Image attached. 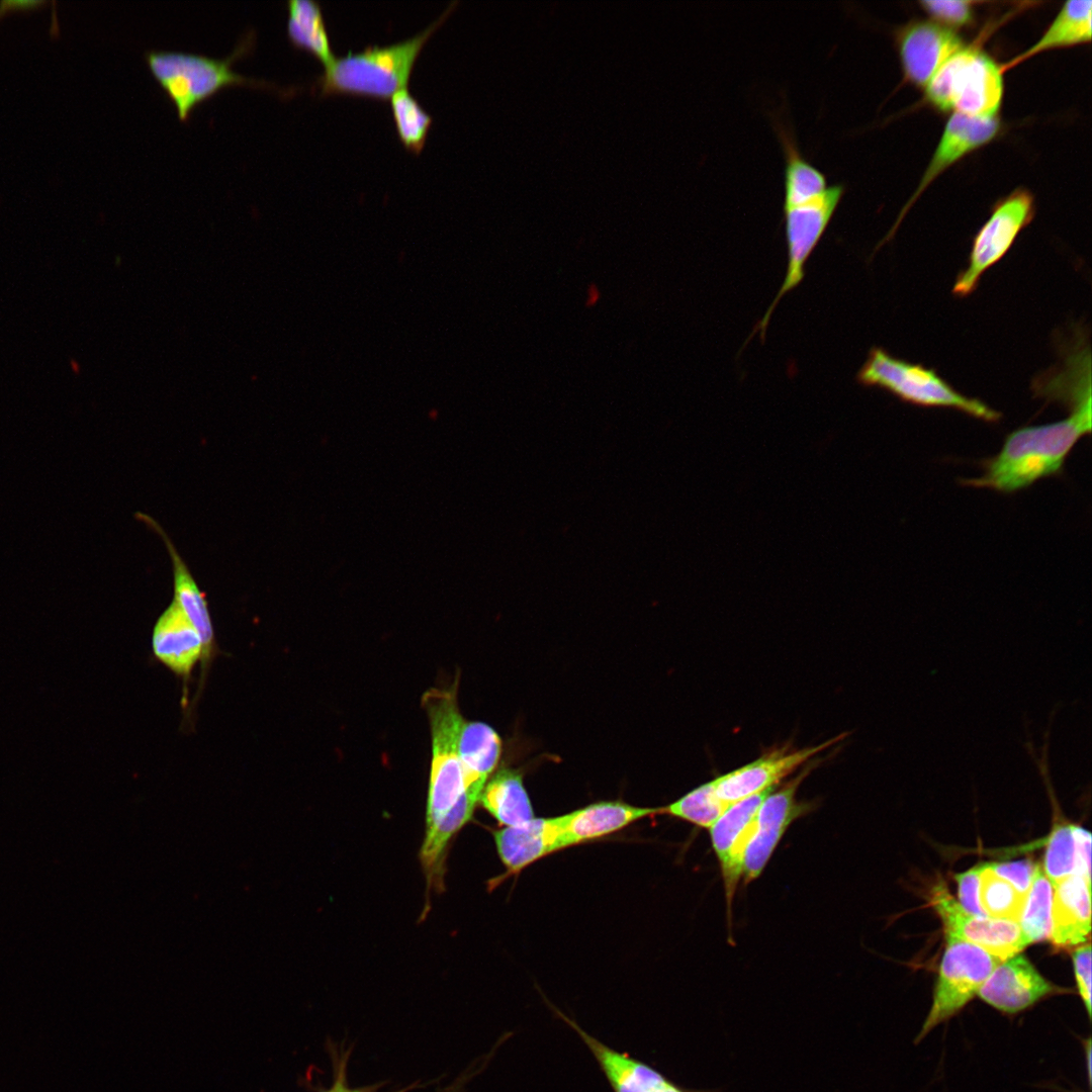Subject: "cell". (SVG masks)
<instances>
[{
	"label": "cell",
	"mask_w": 1092,
	"mask_h": 1092,
	"mask_svg": "<svg viewBox=\"0 0 1092 1092\" xmlns=\"http://www.w3.org/2000/svg\"><path fill=\"white\" fill-rule=\"evenodd\" d=\"M1091 399L1072 406L1061 421L1018 428L1001 450L981 463V476L964 479L972 487L1012 493L1039 479L1058 475L1078 441L1091 433Z\"/></svg>",
	"instance_id": "6da1fadb"
},
{
	"label": "cell",
	"mask_w": 1092,
	"mask_h": 1092,
	"mask_svg": "<svg viewBox=\"0 0 1092 1092\" xmlns=\"http://www.w3.org/2000/svg\"><path fill=\"white\" fill-rule=\"evenodd\" d=\"M456 3L452 2L438 19L407 39L335 56L325 65L312 86L318 88L321 94L348 92L390 98L397 90L407 87L424 43Z\"/></svg>",
	"instance_id": "7a4b0ae2"
},
{
	"label": "cell",
	"mask_w": 1092,
	"mask_h": 1092,
	"mask_svg": "<svg viewBox=\"0 0 1092 1092\" xmlns=\"http://www.w3.org/2000/svg\"><path fill=\"white\" fill-rule=\"evenodd\" d=\"M856 380L913 405L952 408L987 423H996L1002 417L982 400L959 392L934 369L896 358L880 347L870 350Z\"/></svg>",
	"instance_id": "3957f363"
},
{
	"label": "cell",
	"mask_w": 1092,
	"mask_h": 1092,
	"mask_svg": "<svg viewBox=\"0 0 1092 1092\" xmlns=\"http://www.w3.org/2000/svg\"><path fill=\"white\" fill-rule=\"evenodd\" d=\"M254 32H248L231 55L222 59L181 51L146 52L148 65L162 87L173 100L180 119H187L192 108L225 85L247 83L274 84L243 76L232 70V63L247 54L254 43Z\"/></svg>",
	"instance_id": "277c9868"
},
{
	"label": "cell",
	"mask_w": 1092,
	"mask_h": 1092,
	"mask_svg": "<svg viewBox=\"0 0 1092 1092\" xmlns=\"http://www.w3.org/2000/svg\"><path fill=\"white\" fill-rule=\"evenodd\" d=\"M1003 69L976 48L952 55L925 86L929 103L941 111L991 118L1001 106Z\"/></svg>",
	"instance_id": "5b68a950"
},
{
	"label": "cell",
	"mask_w": 1092,
	"mask_h": 1092,
	"mask_svg": "<svg viewBox=\"0 0 1092 1092\" xmlns=\"http://www.w3.org/2000/svg\"><path fill=\"white\" fill-rule=\"evenodd\" d=\"M432 738V763L427 809V831L453 807L464 792L458 739L463 723L456 687L431 689L422 699ZM426 831V832H427Z\"/></svg>",
	"instance_id": "8992f818"
},
{
	"label": "cell",
	"mask_w": 1092,
	"mask_h": 1092,
	"mask_svg": "<svg viewBox=\"0 0 1092 1092\" xmlns=\"http://www.w3.org/2000/svg\"><path fill=\"white\" fill-rule=\"evenodd\" d=\"M842 183L829 184L820 194L796 203H784L788 264L784 282L754 329L763 339L774 309L783 296L799 285L805 264L824 235L845 192Z\"/></svg>",
	"instance_id": "52a82bcc"
},
{
	"label": "cell",
	"mask_w": 1092,
	"mask_h": 1092,
	"mask_svg": "<svg viewBox=\"0 0 1092 1092\" xmlns=\"http://www.w3.org/2000/svg\"><path fill=\"white\" fill-rule=\"evenodd\" d=\"M933 999L915 1042L937 1025L959 1013L1002 962L982 947L958 939H946Z\"/></svg>",
	"instance_id": "ba28073f"
},
{
	"label": "cell",
	"mask_w": 1092,
	"mask_h": 1092,
	"mask_svg": "<svg viewBox=\"0 0 1092 1092\" xmlns=\"http://www.w3.org/2000/svg\"><path fill=\"white\" fill-rule=\"evenodd\" d=\"M1034 213V198L1025 189H1016L998 201L973 239L968 264L958 274L952 294L957 297L971 295L983 274L1009 252L1019 233L1033 219Z\"/></svg>",
	"instance_id": "9c48e42d"
},
{
	"label": "cell",
	"mask_w": 1092,
	"mask_h": 1092,
	"mask_svg": "<svg viewBox=\"0 0 1092 1092\" xmlns=\"http://www.w3.org/2000/svg\"><path fill=\"white\" fill-rule=\"evenodd\" d=\"M816 764V761L807 763L794 778L774 789L761 803L754 832L743 856L744 883L748 884L760 876L789 826L813 809L811 803L797 799V791Z\"/></svg>",
	"instance_id": "30bf717a"
},
{
	"label": "cell",
	"mask_w": 1092,
	"mask_h": 1092,
	"mask_svg": "<svg viewBox=\"0 0 1092 1092\" xmlns=\"http://www.w3.org/2000/svg\"><path fill=\"white\" fill-rule=\"evenodd\" d=\"M930 903L941 919L946 939L976 944L1001 961L1029 944L1017 922L969 914L941 884L931 889Z\"/></svg>",
	"instance_id": "8fae6325"
},
{
	"label": "cell",
	"mask_w": 1092,
	"mask_h": 1092,
	"mask_svg": "<svg viewBox=\"0 0 1092 1092\" xmlns=\"http://www.w3.org/2000/svg\"><path fill=\"white\" fill-rule=\"evenodd\" d=\"M846 734L837 735L818 745L790 750L781 748L738 767L714 781L718 798L727 806L742 799L775 788L799 767L812 761L819 752L841 741Z\"/></svg>",
	"instance_id": "7c38bea8"
},
{
	"label": "cell",
	"mask_w": 1092,
	"mask_h": 1092,
	"mask_svg": "<svg viewBox=\"0 0 1092 1092\" xmlns=\"http://www.w3.org/2000/svg\"><path fill=\"white\" fill-rule=\"evenodd\" d=\"M774 789L776 787L729 805L709 828L721 870L729 915L737 885L742 878L743 856L754 832L758 809Z\"/></svg>",
	"instance_id": "4fadbf2b"
},
{
	"label": "cell",
	"mask_w": 1092,
	"mask_h": 1092,
	"mask_svg": "<svg viewBox=\"0 0 1092 1092\" xmlns=\"http://www.w3.org/2000/svg\"><path fill=\"white\" fill-rule=\"evenodd\" d=\"M1062 992L1067 990L1048 981L1025 957L1017 954L1002 961L977 995L995 1009L1015 1014Z\"/></svg>",
	"instance_id": "5bb4252c"
},
{
	"label": "cell",
	"mask_w": 1092,
	"mask_h": 1092,
	"mask_svg": "<svg viewBox=\"0 0 1092 1092\" xmlns=\"http://www.w3.org/2000/svg\"><path fill=\"white\" fill-rule=\"evenodd\" d=\"M1000 128L997 117H974L952 112L945 124L940 141L921 177L915 192L902 209L896 223L884 239L889 241L895 234L903 216L923 191L947 168L971 152L991 142Z\"/></svg>",
	"instance_id": "9a60e30c"
},
{
	"label": "cell",
	"mask_w": 1092,
	"mask_h": 1092,
	"mask_svg": "<svg viewBox=\"0 0 1092 1092\" xmlns=\"http://www.w3.org/2000/svg\"><path fill=\"white\" fill-rule=\"evenodd\" d=\"M903 72L908 81L925 87L936 71L964 48L948 27L931 21H914L896 34Z\"/></svg>",
	"instance_id": "2e32d148"
},
{
	"label": "cell",
	"mask_w": 1092,
	"mask_h": 1092,
	"mask_svg": "<svg viewBox=\"0 0 1092 1092\" xmlns=\"http://www.w3.org/2000/svg\"><path fill=\"white\" fill-rule=\"evenodd\" d=\"M493 836L498 855L511 873L567 847L560 816L534 817L526 823L494 831Z\"/></svg>",
	"instance_id": "e0dca14e"
},
{
	"label": "cell",
	"mask_w": 1092,
	"mask_h": 1092,
	"mask_svg": "<svg viewBox=\"0 0 1092 1092\" xmlns=\"http://www.w3.org/2000/svg\"><path fill=\"white\" fill-rule=\"evenodd\" d=\"M152 650L162 664L184 680V686L196 663L202 660L201 639L174 602L156 621Z\"/></svg>",
	"instance_id": "ac0fdd59"
},
{
	"label": "cell",
	"mask_w": 1092,
	"mask_h": 1092,
	"mask_svg": "<svg viewBox=\"0 0 1092 1092\" xmlns=\"http://www.w3.org/2000/svg\"><path fill=\"white\" fill-rule=\"evenodd\" d=\"M556 1012L588 1048L614 1092H658L668 1079L644 1062L605 1044L574 1020Z\"/></svg>",
	"instance_id": "d6986e66"
},
{
	"label": "cell",
	"mask_w": 1092,
	"mask_h": 1092,
	"mask_svg": "<svg viewBox=\"0 0 1092 1092\" xmlns=\"http://www.w3.org/2000/svg\"><path fill=\"white\" fill-rule=\"evenodd\" d=\"M138 516L141 520L151 526L163 538V541L166 544L173 565V602L178 606L201 639L203 645L201 664L203 666L202 671L205 672L206 666L209 664L217 650L215 647L214 629L206 598L198 587L189 568L161 526L147 515L139 513Z\"/></svg>",
	"instance_id": "ffe728a7"
},
{
	"label": "cell",
	"mask_w": 1092,
	"mask_h": 1092,
	"mask_svg": "<svg viewBox=\"0 0 1092 1092\" xmlns=\"http://www.w3.org/2000/svg\"><path fill=\"white\" fill-rule=\"evenodd\" d=\"M1091 886L1072 874L1054 887L1050 938L1060 947L1086 941L1091 930Z\"/></svg>",
	"instance_id": "44dd1931"
},
{
	"label": "cell",
	"mask_w": 1092,
	"mask_h": 1092,
	"mask_svg": "<svg viewBox=\"0 0 1092 1092\" xmlns=\"http://www.w3.org/2000/svg\"><path fill=\"white\" fill-rule=\"evenodd\" d=\"M660 814V808L635 807L606 801L560 816L567 847L614 833L646 816Z\"/></svg>",
	"instance_id": "7402d4cb"
},
{
	"label": "cell",
	"mask_w": 1092,
	"mask_h": 1092,
	"mask_svg": "<svg viewBox=\"0 0 1092 1092\" xmlns=\"http://www.w3.org/2000/svg\"><path fill=\"white\" fill-rule=\"evenodd\" d=\"M502 751L498 734L482 722L463 721L458 739L464 792L479 799Z\"/></svg>",
	"instance_id": "603a6c76"
},
{
	"label": "cell",
	"mask_w": 1092,
	"mask_h": 1092,
	"mask_svg": "<svg viewBox=\"0 0 1092 1092\" xmlns=\"http://www.w3.org/2000/svg\"><path fill=\"white\" fill-rule=\"evenodd\" d=\"M479 801L505 826L520 825L534 818L522 776L514 769L503 768L487 781Z\"/></svg>",
	"instance_id": "cb8c5ba5"
},
{
	"label": "cell",
	"mask_w": 1092,
	"mask_h": 1092,
	"mask_svg": "<svg viewBox=\"0 0 1092 1092\" xmlns=\"http://www.w3.org/2000/svg\"><path fill=\"white\" fill-rule=\"evenodd\" d=\"M1091 17V1L1066 2L1042 36L1027 51L1003 65V71L1049 50L1089 42L1092 32Z\"/></svg>",
	"instance_id": "d4e9b609"
},
{
	"label": "cell",
	"mask_w": 1092,
	"mask_h": 1092,
	"mask_svg": "<svg viewBox=\"0 0 1092 1092\" xmlns=\"http://www.w3.org/2000/svg\"><path fill=\"white\" fill-rule=\"evenodd\" d=\"M477 801L475 796L463 792L445 816L426 832L421 860L429 886L442 883L445 848L453 835L469 821Z\"/></svg>",
	"instance_id": "484cf974"
},
{
	"label": "cell",
	"mask_w": 1092,
	"mask_h": 1092,
	"mask_svg": "<svg viewBox=\"0 0 1092 1092\" xmlns=\"http://www.w3.org/2000/svg\"><path fill=\"white\" fill-rule=\"evenodd\" d=\"M287 34L292 43L312 52L326 65L334 57L321 4L288 0Z\"/></svg>",
	"instance_id": "4316f807"
},
{
	"label": "cell",
	"mask_w": 1092,
	"mask_h": 1092,
	"mask_svg": "<svg viewBox=\"0 0 1092 1092\" xmlns=\"http://www.w3.org/2000/svg\"><path fill=\"white\" fill-rule=\"evenodd\" d=\"M1053 896L1054 886L1042 867L1036 864L1018 920L1021 932L1029 944L1051 936Z\"/></svg>",
	"instance_id": "83f0119b"
},
{
	"label": "cell",
	"mask_w": 1092,
	"mask_h": 1092,
	"mask_svg": "<svg viewBox=\"0 0 1092 1092\" xmlns=\"http://www.w3.org/2000/svg\"><path fill=\"white\" fill-rule=\"evenodd\" d=\"M389 99L400 141L407 149L420 153L433 122L432 115L423 108L407 87L397 90Z\"/></svg>",
	"instance_id": "f1b7e54d"
},
{
	"label": "cell",
	"mask_w": 1092,
	"mask_h": 1092,
	"mask_svg": "<svg viewBox=\"0 0 1092 1092\" xmlns=\"http://www.w3.org/2000/svg\"><path fill=\"white\" fill-rule=\"evenodd\" d=\"M979 900L988 917L1018 922L1025 896L984 864L980 875Z\"/></svg>",
	"instance_id": "f546056e"
},
{
	"label": "cell",
	"mask_w": 1092,
	"mask_h": 1092,
	"mask_svg": "<svg viewBox=\"0 0 1092 1092\" xmlns=\"http://www.w3.org/2000/svg\"><path fill=\"white\" fill-rule=\"evenodd\" d=\"M727 807L718 798L714 781H710L675 802L660 808V814H667L709 829Z\"/></svg>",
	"instance_id": "4dcf8cb0"
},
{
	"label": "cell",
	"mask_w": 1092,
	"mask_h": 1092,
	"mask_svg": "<svg viewBox=\"0 0 1092 1092\" xmlns=\"http://www.w3.org/2000/svg\"><path fill=\"white\" fill-rule=\"evenodd\" d=\"M1055 887L1075 872V841L1071 823L1055 824L1048 838L1042 868Z\"/></svg>",
	"instance_id": "1f68e13d"
},
{
	"label": "cell",
	"mask_w": 1092,
	"mask_h": 1092,
	"mask_svg": "<svg viewBox=\"0 0 1092 1092\" xmlns=\"http://www.w3.org/2000/svg\"><path fill=\"white\" fill-rule=\"evenodd\" d=\"M974 1H921L920 5L943 26L962 27L969 25L974 18ZM941 24V25H942Z\"/></svg>",
	"instance_id": "d6a6232c"
},
{
	"label": "cell",
	"mask_w": 1092,
	"mask_h": 1092,
	"mask_svg": "<svg viewBox=\"0 0 1092 1092\" xmlns=\"http://www.w3.org/2000/svg\"><path fill=\"white\" fill-rule=\"evenodd\" d=\"M983 866H976L954 876L958 883L960 905L969 914L988 917L979 900L980 875Z\"/></svg>",
	"instance_id": "836d02e7"
},
{
	"label": "cell",
	"mask_w": 1092,
	"mask_h": 1092,
	"mask_svg": "<svg viewBox=\"0 0 1092 1092\" xmlns=\"http://www.w3.org/2000/svg\"><path fill=\"white\" fill-rule=\"evenodd\" d=\"M987 867L997 876L1010 883L1019 893L1026 896L1036 864L1030 859H1021L987 863Z\"/></svg>",
	"instance_id": "e575fe53"
},
{
	"label": "cell",
	"mask_w": 1092,
	"mask_h": 1092,
	"mask_svg": "<svg viewBox=\"0 0 1092 1092\" xmlns=\"http://www.w3.org/2000/svg\"><path fill=\"white\" fill-rule=\"evenodd\" d=\"M1073 966L1079 995L1084 1003L1089 1019L1091 1018V946L1090 943L1078 947L1073 952Z\"/></svg>",
	"instance_id": "d590c367"
},
{
	"label": "cell",
	"mask_w": 1092,
	"mask_h": 1092,
	"mask_svg": "<svg viewBox=\"0 0 1092 1092\" xmlns=\"http://www.w3.org/2000/svg\"><path fill=\"white\" fill-rule=\"evenodd\" d=\"M1075 841V872L1091 886V834L1080 825L1072 824Z\"/></svg>",
	"instance_id": "8d00e7d4"
},
{
	"label": "cell",
	"mask_w": 1092,
	"mask_h": 1092,
	"mask_svg": "<svg viewBox=\"0 0 1092 1092\" xmlns=\"http://www.w3.org/2000/svg\"><path fill=\"white\" fill-rule=\"evenodd\" d=\"M345 1068H346V1066H345V1064H343V1065H340V1067L338 1069V1075H337V1078H336L337 1081H338L337 1092H368L364 1088L363 1089H352L349 1086H347Z\"/></svg>",
	"instance_id": "74e56055"
},
{
	"label": "cell",
	"mask_w": 1092,
	"mask_h": 1092,
	"mask_svg": "<svg viewBox=\"0 0 1092 1092\" xmlns=\"http://www.w3.org/2000/svg\"><path fill=\"white\" fill-rule=\"evenodd\" d=\"M600 298H601V292H600L599 288L597 287V285L590 284L588 286L587 290H586V299H585L586 306L589 307V306L596 305L599 302Z\"/></svg>",
	"instance_id": "f35d334b"
},
{
	"label": "cell",
	"mask_w": 1092,
	"mask_h": 1092,
	"mask_svg": "<svg viewBox=\"0 0 1092 1092\" xmlns=\"http://www.w3.org/2000/svg\"><path fill=\"white\" fill-rule=\"evenodd\" d=\"M658 1092H688V1090L676 1085L669 1079L659 1088Z\"/></svg>",
	"instance_id": "ab89813d"
},
{
	"label": "cell",
	"mask_w": 1092,
	"mask_h": 1092,
	"mask_svg": "<svg viewBox=\"0 0 1092 1092\" xmlns=\"http://www.w3.org/2000/svg\"><path fill=\"white\" fill-rule=\"evenodd\" d=\"M337 1089H338V1081L336 1079L333 1086L329 1090H326L324 1092H337Z\"/></svg>",
	"instance_id": "60d3db41"
},
{
	"label": "cell",
	"mask_w": 1092,
	"mask_h": 1092,
	"mask_svg": "<svg viewBox=\"0 0 1092 1092\" xmlns=\"http://www.w3.org/2000/svg\"><path fill=\"white\" fill-rule=\"evenodd\" d=\"M456 1091H457V1090L455 1089V1086H454L453 1090H450V1091H448V1092H456Z\"/></svg>",
	"instance_id": "b9f144b4"
}]
</instances>
